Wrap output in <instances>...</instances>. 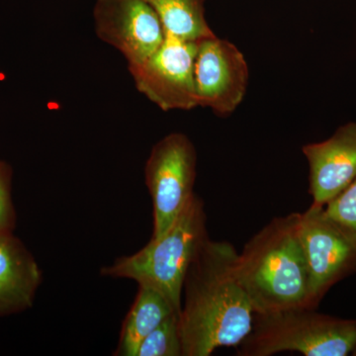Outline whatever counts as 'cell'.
I'll return each mask as SVG.
<instances>
[{"instance_id": "cell-3", "label": "cell", "mask_w": 356, "mask_h": 356, "mask_svg": "<svg viewBox=\"0 0 356 356\" xmlns=\"http://www.w3.org/2000/svg\"><path fill=\"white\" fill-rule=\"evenodd\" d=\"M208 238L205 204L194 194L165 233L151 238L136 254L119 257L111 266L103 267L102 274L153 288L180 313L185 275Z\"/></svg>"}, {"instance_id": "cell-6", "label": "cell", "mask_w": 356, "mask_h": 356, "mask_svg": "<svg viewBox=\"0 0 356 356\" xmlns=\"http://www.w3.org/2000/svg\"><path fill=\"white\" fill-rule=\"evenodd\" d=\"M197 173V152L182 133H172L152 149L145 178L153 202L154 231L159 238L175 222L194 195Z\"/></svg>"}, {"instance_id": "cell-9", "label": "cell", "mask_w": 356, "mask_h": 356, "mask_svg": "<svg viewBox=\"0 0 356 356\" xmlns=\"http://www.w3.org/2000/svg\"><path fill=\"white\" fill-rule=\"evenodd\" d=\"M93 19L98 38L120 51L128 67L146 62L166 36L158 14L145 0H96Z\"/></svg>"}, {"instance_id": "cell-1", "label": "cell", "mask_w": 356, "mask_h": 356, "mask_svg": "<svg viewBox=\"0 0 356 356\" xmlns=\"http://www.w3.org/2000/svg\"><path fill=\"white\" fill-rule=\"evenodd\" d=\"M231 243L208 238L192 261L179 313L182 356H209L238 346L254 325V310L236 270Z\"/></svg>"}, {"instance_id": "cell-8", "label": "cell", "mask_w": 356, "mask_h": 356, "mask_svg": "<svg viewBox=\"0 0 356 356\" xmlns=\"http://www.w3.org/2000/svg\"><path fill=\"white\" fill-rule=\"evenodd\" d=\"M248 81L247 58L235 44L216 35L198 41L194 62L198 106L228 117L245 99Z\"/></svg>"}, {"instance_id": "cell-4", "label": "cell", "mask_w": 356, "mask_h": 356, "mask_svg": "<svg viewBox=\"0 0 356 356\" xmlns=\"http://www.w3.org/2000/svg\"><path fill=\"white\" fill-rule=\"evenodd\" d=\"M236 355L271 356L292 351L305 356H356V318L295 307L254 314V325Z\"/></svg>"}, {"instance_id": "cell-16", "label": "cell", "mask_w": 356, "mask_h": 356, "mask_svg": "<svg viewBox=\"0 0 356 356\" xmlns=\"http://www.w3.org/2000/svg\"><path fill=\"white\" fill-rule=\"evenodd\" d=\"M13 170L6 161H0V231H13L16 213L11 198Z\"/></svg>"}, {"instance_id": "cell-14", "label": "cell", "mask_w": 356, "mask_h": 356, "mask_svg": "<svg viewBox=\"0 0 356 356\" xmlns=\"http://www.w3.org/2000/svg\"><path fill=\"white\" fill-rule=\"evenodd\" d=\"M136 356H182L179 314L166 317L142 341Z\"/></svg>"}, {"instance_id": "cell-13", "label": "cell", "mask_w": 356, "mask_h": 356, "mask_svg": "<svg viewBox=\"0 0 356 356\" xmlns=\"http://www.w3.org/2000/svg\"><path fill=\"white\" fill-rule=\"evenodd\" d=\"M158 14L166 35L198 42L215 36L206 19V0H145Z\"/></svg>"}, {"instance_id": "cell-2", "label": "cell", "mask_w": 356, "mask_h": 356, "mask_svg": "<svg viewBox=\"0 0 356 356\" xmlns=\"http://www.w3.org/2000/svg\"><path fill=\"white\" fill-rule=\"evenodd\" d=\"M298 219L299 213L274 218L238 252L236 270L254 314L309 307Z\"/></svg>"}, {"instance_id": "cell-15", "label": "cell", "mask_w": 356, "mask_h": 356, "mask_svg": "<svg viewBox=\"0 0 356 356\" xmlns=\"http://www.w3.org/2000/svg\"><path fill=\"white\" fill-rule=\"evenodd\" d=\"M324 208L327 216L356 236V178Z\"/></svg>"}, {"instance_id": "cell-7", "label": "cell", "mask_w": 356, "mask_h": 356, "mask_svg": "<svg viewBox=\"0 0 356 356\" xmlns=\"http://www.w3.org/2000/svg\"><path fill=\"white\" fill-rule=\"evenodd\" d=\"M197 44L166 35L146 62L129 67L138 90L163 111L198 107L194 83Z\"/></svg>"}, {"instance_id": "cell-11", "label": "cell", "mask_w": 356, "mask_h": 356, "mask_svg": "<svg viewBox=\"0 0 356 356\" xmlns=\"http://www.w3.org/2000/svg\"><path fill=\"white\" fill-rule=\"evenodd\" d=\"M42 282V271L13 231H0V318L27 310Z\"/></svg>"}, {"instance_id": "cell-10", "label": "cell", "mask_w": 356, "mask_h": 356, "mask_svg": "<svg viewBox=\"0 0 356 356\" xmlns=\"http://www.w3.org/2000/svg\"><path fill=\"white\" fill-rule=\"evenodd\" d=\"M309 168L314 205L325 206L356 178V121L337 129L322 142L302 147Z\"/></svg>"}, {"instance_id": "cell-12", "label": "cell", "mask_w": 356, "mask_h": 356, "mask_svg": "<svg viewBox=\"0 0 356 356\" xmlns=\"http://www.w3.org/2000/svg\"><path fill=\"white\" fill-rule=\"evenodd\" d=\"M172 313L178 312L163 294L153 288L140 286L135 301L124 320L118 348L114 355H137L142 341Z\"/></svg>"}, {"instance_id": "cell-5", "label": "cell", "mask_w": 356, "mask_h": 356, "mask_svg": "<svg viewBox=\"0 0 356 356\" xmlns=\"http://www.w3.org/2000/svg\"><path fill=\"white\" fill-rule=\"evenodd\" d=\"M298 235L305 257L309 307L317 308L334 285L356 273V236L312 204L299 213Z\"/></svg>"}]
</instances>
